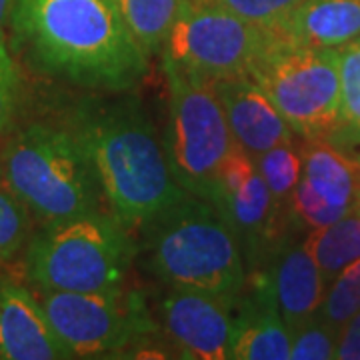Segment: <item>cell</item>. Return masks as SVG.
<instances>
[{
  "mask_svg": "<svg viewBox=\"0 0 360 360\" xmlns=\"http://www.w3.org/2000/svg\"><path fill=\"white\" fill-rule=\"evenodd\" d=\"M8 28L37 70L78 89L130 92L150 70L116 0H13Z\"/></svg>",
  "mask_w": 360,
  "mask_h": 360,
  "instance_id": "6da1fadb",
  "label": "cell"
},
{
  "mask_svg": "<svg viewBox=\"0 0 360 360\" xmlns=\"http://www.w3.org/2000/svg\"><path fill=\"white\" fill-rule=\"evenodd\" d=\"M70 129L82 142L110 212L141 231L184 196L168 167L165 146L142 103L129 92L86 101Z\"/></svg>",
  "mask_w": 360,
  "mask_h": 360,
  "instance_id": "7a4b0ae2",
  "label": "cell"
},
{
  "mask_svg": "<svg viewBox=\"0 0 360 360\" xmlns=\"http://www.w3.org/2000/svg\"><path fill=\"white\" fill-rule=\"evenodd\" d=\"M148 274L165 288L236 300L248 283L243 246L217 206L184 194L141 229Z\"/></svg>",
  "mask_w": 360,
  "mask_h": 360,
  "instance_id": "3957f363",
  "label": "cell"
},
{
  "mask_svg": "<svg viewBox=\"0 0 360 360\" xmlns=\"http://www.w3.org/2000/svg\"><path fill=\"white\" fill-rule=\"evenodd\" d=\"M0 174L42 226L103 205L98 176L70 127L30 122L16 130L0 155Z\"/></svg>",
  "mask_w": 360,
  "mask_h": 360,
  "instance_id": "277c9868",
  "label": "cell"
},
{
  "mask_svg": "<svg viewBox=\"0 0 360 360\" xmlns=\"http://www.w3.org/2000/svg\"><path fill=\"white\" fill-rule=\"evenodd\" d=\"M136 255L129 229L112 212L96 210L44 224L28 240L25 270L39 290H118L127 288Z\"/></svg>",
  "mask_w": 360,
  "mask_h": 360,
  "instance_id": "5b68a950",
  "label": "cell"
},
{
  "mask_svg": "<svg viewBox=\"0 0 360 360\" xmlns=\"http://www.w3.org/2000/svg\"><path fill=\"white\" fill-rule=\"evenodd\" d=\"M248 77L302 141H330L340 127V56L272 32Z\"/></svg>",
  "mask_w": 360,
  "mask_h": 360,
  "instance_id": "8992f818",
  "label": "cell"
},
{
  "mask_svg": "<svg viewBox=\"0 0 360 360\" xmlns=\"http://www.w3.org/2000/svg\"><path fill=\"white\" fill-rule=\"evenodd\" d=\"M168 84L165 155L184 193L212 200L219 170L234 146L212 78L180 70L162 60Z\"/></svg>",
  "mask_w": 360,
  "mask_h": 360,
  "instance_id": "52a82bcc",
  "label": "cell"
},
{
  "mask_svg": "<svg viewBox=\"0 0 360 360\" xmlns=\"http://www.w3.org/2000/svg\"><path fill=\"white\" fill-rule=\"evenodd\" d=\"M39 298L72 359H118L132 342L158 335L144 298L134 290H40Z\"/></svg>",
  "mask_w": 360,
  "mask_h": 360,
  "instance_id": "ba28073f",
  "label": "cell"
},
{
  "mask_svg": "<svg viewBox=\"0 0 360 360\" xmlns=\"http://www.w3.org/2000/svg\"><path fill=\"white\" fill-rule=\"evenodd\" d=\"M272 30L248 22L212 0H180L162 60L205 78L248 75Z\"/></svg>",
  "mask_w": 360,
  "mask_h": 360,
  "instance_id": "9c48e42d",
  "label": "cell"
},
{
  "mask_svg": "<svg viewBox=\"0 0 360 360\" xmlns=\"http://www.w3.org/2000/svg\"><path fill=\"white\" fill-rule=\"evenodd\" d=\"M210 202L236 232L245 255L246 272L270 264L286 245L283 236L288 222H292L290 212L272 198L258 170L257 158L236 142L220 167Z\"/></svg>",
  "mask_w": 360,
  "mask_h": 360,
  "instance_id": "30bf717a",
  "label": "cell"
},
{
  "mask_svg": "<svg viewBox=\"0 0 360 360\" xmlns=\"http://www.w3.org/2000/svg\"><path fill=\"white\" fill-rule=\"evenodd\" d=\"M234 302L198 290L167 288L160 298V328L179 359L231 360Z\"/></svg>",
  "mask_w": 360,
  "mask_h": 360,
  "instance_id": "8fae6325",
  "label": "cell"
},
{
  "mask_svg": "<svg viewBox=\"0 0 360 360\" xmlns=\"http://www.w3.org/2000/svg\"><path fill=\"white\" fill-rule=\"evenodd\" d=\"M0 359H72L52 328L39 296L11 278H0Z\"/></svg>",
  "mask_w": 360,
  "mask_h": 360,
  "instance_id": "7c38bea8",
  "label": "cell"
},
{
  "mask_svg": "<svg viewBox=\"0 0 360 360\" xmlns=\"http://www.w3.org/2000/svg\"><path fill=\"white\" fill-rule=\"evenodd\" d=\"M232 139L252 156L262 155L278 144L295 142V130L281 110L248 75H234L214 80Z\"/></svg>",
  "mask_w": 360,
  "mask_h": 360,
  "instance_id": "4fadbf2b",
  "label": "cell"
},
{
  "mask_svg": "<svg viewBox=\"0 0 360 360\" xmlns=\"http://www.w3.org/2000/svg\"><path fill=\"white\" fill-rule=\"evenodd\" d=\"M292 330L278 310L270 276H262L234 302V333L231 359L288 360Z\"/></svg>",
  "mask_w": 360,
  "mask_h": 360,
  "instance_id": "5bb4252c",
  "label": "cell"
},
{
  "mask_svg": "<svg viewBox=\"0 0 360 360\" xmlns=\"http://www.w3.org/2000/svg\"><path fill=\"white\" fill-rule=\"evenodd\" d=\"M270 284L290 330L319 314L328 283L307 246L284 245L270 262Z\"/></svg>",
  "mask_w": 360,
  "mask_h": 360,
  "instance_id": "9a60e30c",
  "label": "cell"
},
{
  "mask_svg": "<svg viewBox=\"0 0 360 360\" xmlns=\"http://www.w3.org/2000/svg\"><path fill=\"white\" fill-rule=\"evenodd\" d=\"M278 34L310 49L338 51L360 39V0H302Z\"/></svg>",
  "mask_w": 360,
  "mask_h": 360,
  "instance_id": "2e32d148",
  "label": "cell"
},
{
  "mask_svg": "<svg viewBox=\"0 0 360 360\" xmlns=\"http://www.w3.org/2000/svg\"><path fill=\"white\" fill-rule=\"evenodd\" d=\"M302 179L330 206L348 214L360 198V158L336 148L328 141H304Z\"/></svg>",
  "mask_w": 360,
  "mask_h": 360,
  "instance_id": "e0dca14e",
  "label": "cell"
},
{
  "mask_svg": "<svg viewBox=\"0 0 360 360\" xmlns=\"http://www.w3.org/2000/svg\"><path fill=\"white\" fill-rule=\"evenodd\" d=\"M302 245L322 270L324 281L330 284L338 272L360 258V210H350L336 222L310 229Z\"/></svg>",
  "mask_w": 360,
  "mask_h": 360,
  "instance_id": "ac0fdd59",
  "label": "cell"
},
{
  "mask_svg": "<svg viewBox=\"0 0 360 360\" xmlns=\"http://www.w3.org/2000/svg\"><path fill=\"white\" fill-rule=\"evenodd\" d=\"M340 56V127L330 144L360 158V39L338 49Z\"/></svg>",
  "mask_w": 360,
  "mask_h": 360,
  "instance_id": "d6986e66",
  "label": "cell"
},
{
  "mask_svg": "<svg viewBox=\"0 0 360 360\" xmlns=\"http://www.w3.org/2000/svg\"><path fill=\"white\" fill-rule=\"evenodd\" d=\"M132 37L150 58L162 52L180 0H116Z\"/></svg>",
  "mask_w": 360,
  "mask_h": 360,
  "instance_id": "ffe728a7",
  "label": "cell"
},
{
  "mask_svg": "<svg viewBox=\"0 0 360 360\" xmlns=\"http://www.w3.org/2000/svg\"><path fill=\"white\" fill-rule=\"evenodd\" d=\"M257 158L258 170L269 186L272 198L281 206L288 208V200L295 193L296 184L302 176V153L295 142L278 144Z\"/></svg>",
  "mask_w": 360,
  "mask_h": 360,
  "instance_id": "44dd1931",
  "label": "cell"
},
{
  "mask_svg": "<svg viewBox=\"0 0 360 360\" xmlns=\"http://www.w3.org/2000/svg\"><path fill=\"white\" fill-rule=\"evenodd\" d=\"M360 310V258L350 262L335 281L328 284L319 316L328 324L340 328L348 319Z\"/></svg>",
  "mask_w": 360,
  "mask_h": 360,
  "instance_id": "7402d4cb",
  "label": "cell"
},
{
  "mask_svg": "<svg viewBox=\"0 0 360 360\" xmlns=\"http://www.w3.org/2000/svg\"><path fill=\"white\" fill-rule=\"evenodd\" d=\"M30 234V212L0 174V264L13 260Z\"/></svg>",
  "mask_w": 360,
  "mask_h": 360,
  "instance_id": "603a6c76",
  "label": "cell"
},
{
  "mask_svg": "<svg viewBox=\"0 0 360 360\" xmlns=\"http://www.w3.org/2000/svg\"><path fill=\"white\" fill-rule=\"evenodd\" d=\"M338 328L322 321L321 316H312L292 330V360H330L336 354Z\"/></svg>",
  "mask_w": 360,
  "mask_h": 360,
  "instance_id": "cb8c5ba5",
  "label": "cell"
},
{
  "mask_svg": "<svg viewBox=\"0 0 360 360\" xmlns=\"http://www.w3.org/2000/svg\"><path fill=\"white\" fill-rule=\"evenodd\" d=\"M252 25L278 32L302 0H212Z\"/></svg>",
  "mask_w": 360,
  "mask_h": 360,
  "instance_id": "d4e9b609",
  "label": "cell"
},
{
  "mask_svg": "<svg viewBox=\"0 0 360 360\" xmlns=\"http://www.w3.org/2000/svg\"><path fill=\"white\" fill-rule=\"evenodd\" d=\"M20 72L6 49V42H0V136L13 127L18 106H20Z\"/></svg>",
  "mask_w": 360,
  "mask_h": 360,
  "instance_id": "484cf974",
  "label": "cell"
},
{
  "mask_svg": "<svg viewBox=\"0 0 360 360\" xmlns=\"http://www.w3.org/2000/svg\"><path fill=\"white\" fill-rule=\"evenodd\" d=\"M335 359L360 360V310L338 328Z\"/></svg>",
  "mask_w": 360,
  "mask_h": 360,
  "instance_id": "4316f807",
  "label": "cell"
},
{
  "mask_svg": "<svg viewBox=\"0 0 360 360\" xmlns=\"http://www.w3.org/2000/svg\"><path fill=\"white\" fill-rule=\"evenodd\" d=\"M13 0H0V42H6V30L11 26Z\"/></svg>",
  "mask_w": 360,
  "mask_h": 360,
  "instance_id": "83f0119b",
  "label": "cell"
},
{
  "mask_svg": "<svg viewBox=\"0 0 360 360\" xmlns=\"http://www.w3.org/2000/svg\"><path fill=\"white\" fill-rule=\"evenodd\" d=\"M356 210H360V198H359V205H356Z\"/></svg>",
  "mask_w": 360,
  "mask_h": 360,
  "instance_id": "f1b7e54d",
  "label": "cell"
}]
</instances>
